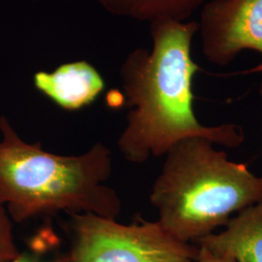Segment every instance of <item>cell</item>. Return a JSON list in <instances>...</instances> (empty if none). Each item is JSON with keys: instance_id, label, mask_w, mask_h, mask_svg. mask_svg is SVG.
Masks as SVG:
<instances>
[{"instance_id": "cell-1", "label": "cell", "mask_w": 262, "mask_h": 262, "mask_svg": "<svg viewBox=\"0 0 262 262\" xmlns=\"http://www.w3.org/2000/svg\"><path fill=\"white\" fill-rule=\"evenodd\" d=\"M197 31L195 20L152 23L151 49H135L121 66L129 112L118 148L132 163L165 156L174 144L189 137H204L228 149L243 143L239 125L205 126L194 113L193 79L199 66L191 47Z\"/></svg>"}, {"instance_id": "cell-2", "label": "cell", "mask_w": 262, "mask_h": 262, "mask_svg": "<svg viewBox=\"0 0 262 262\" xmlns=\"http://www.w3.org/2000/svg\"><path fill=\"white\" fill-rule=\"evenodd\" d=\"M112 171L111 150L101 142L80 155H56L24 140L0 117V206L16 223L59 212L116 220L122 200L105 184Z\"/></svg>"}, {"instance_id": "cell-3", "label": "cell", "mask_w": 262, "mask_h": 262, "mask_svg": "<svg viewBox=\"0 0 262 262\" xmlns=\"http://www.w3.org/2000/svg\"><path fill=\"white\" fill-rule=\"evenodd\" d=\"M164 157L150 204L159 224L182 242L196 243L262 199V177L228 160L207 138L182 139Z\"/></svg>"}, {"instance_id": "cell-4", "label": "cell", "mask_w": 262, "mask_h": 262, "mask_svg": "<svg viewBox=\"0 0 262 262\" xmlns=\"http://www.w3.org/2000/svg\"><path fill=\"white\" fill-rule=\"evenodd\" d=\"M69 262H193L198 247L170 234L159 222L122 225L91 213L70 214Z\"/></svg>"}, {"instance_id": "cell-5", "label": "cell", "mask_w": 262, "mask_h": 262, "mask_svg": "<svg viewBox=\"0 0 262 262\" xmlns=\"http://www.w3.org/2000/svg\"><path fill=\"white\" fill-rule=\"evenodd\" d=\"M197 23L209 62L228 66L246 50L262 56V0L207 1ZM259 93L262 96V82Z\"/></svg>"}, {"instance_id": "cell-6", "label": "cell", "mask_w": 262, "mask_h": 262, "mask_svg": "<svg viewBox=\"0 0 262 262\" xmlns=\"http://www.w3.org/2000/svg\"><path fill=\"white\" fill-rule=\"evenodd\" d=\"M36 90L67 111L93 103L105 88L102 76L85 60L58 66L54 71H39L33 77Z\"/></svg>"}, {"instance_id": "cell-7", "label": "cell", "mask_w": 262, "mask_h": 262, "mask_svg": "<svg viewBox=\"0 0 262 262\" xmlns=\"http://www.w3.org/2000/svg\"><path fill=\"white\" fill-rule=\"evenodd\" d=\"M197 245L233 255L237 262H262V199L230 219L220 234H210Z\"/></svg>"}, {"instance_id": "cell-8", "label": "cell", "mask_w": 262, "mask_h": 262, "mask_svg": "<svg viewBox=\"0 0 262 262\" xmlns=\"http://www.w3.org/2000/svg\"><path fill=\"white\" fill-rule=\"evenodd\" d=\"M114 16L149 24L174 20L187 21L207 0H97Z\"/></svg>"}, {"instance_id": "cell-9", "label": "cell", "mask_w": 262, "mask_h": 262, "mask_svg": "<svg viewBox=\"0 0 262 262\" xmlns=\"http://www.w3.org/2000/svg\"><path fill=\"white\" fill-rule=\"evenodd\" d=\"M19 253L13 233L12 219L6 209L0 206V262L12 261Z\"/></svg>"}, {"instance_id": "cell-10", "label": "cell", "mask_w": 262, "mask_h": 262, "mask_svg": "<svg viewBox=\"0 0 262 262\" xmlns=\"http://www.w3.org/2000/svg\"><path fill=\"white\" fill-rule=\"evenodd\" d=\"M198 253L193 262H237L233 255L229 253H215L204 246L197 245Z\"/></svg>"}, {"instance_id": "cell-11", "label": "cell", "mask_w": 262, "mask_h": 262, "mask_svg": "<svg viewBox=\"0 0 262 262\" xmlns=\"http://www.w3.org/2000/svg\"><path fill=\"white\" fill-rule=\"evenodd\" d=\"M10 262H69L68 253L66 254H59L55 257H41L35 253H20L19 256Z\"/></svg>"}]
</instances>
